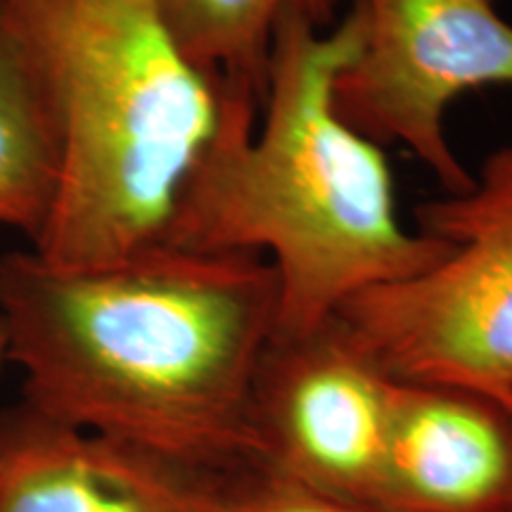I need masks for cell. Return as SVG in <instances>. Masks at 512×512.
Instances as JSON below:
<instances>
[{
  "mask_svg": "<svg viewBox=\"0 0 512 512\" xmlns=\"http://www.w3.org/2000/svg\"><path fill=\"white\" fill-rule=\"evenodd\" d=\"M178 46L230 98L261 112L275 27L299 17L316 29L337 24L339 0H162Z\"/></svg>",
  "mask_w": 512,
  "mask_h": 512,
  "instance_id": "cell-9",
  "label": "cell"
},
{
  "mask_svg": "<svg viewBox=\"0 0 512 512\" xmlns=\"http://www.w3.org/2000/svg\"><path fill=\"white\" fill-rule=\"evenodd\" d=\"M363 36L356 3L335 27H275L261 112L221 91L214 138L178 190L164 245L261 254L278 275L275 337L328 325L358 294L406 280L448 252L399 219L380 145L335 110V79Z\"/></svg>",
  "mask_w": 512,
  "mask_h": 512,
  "instance_id": "cell-2",
  "label": "cell"
},
{
  "mask_svg": "<svg viewBox=\"0 0 512 512\" xmlns=\"http://www.w3.org/2000/svg\"><path fill=\"white\" fill-rule=\"evenodd\" d=\"M0 316L36 411L216 477L254 465V382L278 325L266 256L157 242L57 266L19 249L0 256Z\"/></svg>",
  "mask_w": 512,
  "mask_h": 512,
  "instance_id": "cell-1",
  "label": "cell"
},
{
  "mask_svg": "<svg viewBox=\"0 0 512 512\" xmlns=\"http://www.w3.org/2000/svg\"><path fill=\"white\" fill-rule=\"evenodd\" d=\"M458 195L415 209L448 252L406 280L358 294L335 323L394 382L460 389L512 415V143Z\"/></svg>",
  "mask_w": 512,
  "mask_h": 512,
  "instance_id": "cell-4",
  "label": "cell"
},
{
  "mask_svg": "<svg viewBox=\"0 0 512 512\" xmlns=\"http://www.w3.org/2000/svg\"><path fill=\"white\" fill-rule=\"evenodd\" d=\"M5 363H8V337H5V323L3 316H0V370H3Z\"/></svg>",
  "mask_w": 512,
  "mask_h": 512,
  "instance_id": "cell-12",
  "label": "cell"
},
{
  "mask_svg": "<svg viewBox=\"0 0 512 512\" xmlns=\"http://www.w3.org/2000/svg\"><path fill=\"white\" fill-rule=\"evenodd\" d=\"M392 389L335 318L273 337L252 394V467L380 510Z\"/></svg>",
  "mask_w": 512,
  "mask_h": 512,
  "instance_id": "cell-6",
  "label": "cell"
},
{
  "mask_svg": "<svg viewBox=\"0 0 512 512\" xmlns=\"http://www.w3.org/2000/svg\"><path fill=\"white\" fill-rule=\"evenodd\" d=\"M363 36L335 79V110L382 150L403 145L444 195L472 185L446 136L465 93L512 86V24L498 0H354Z\"/></svg>",
  "mask_w": 512,
  "mask_h": 512,
  "instance_id": "cell-5",
  "label": "cell"
},
{
  "mask_svg": "<svg viewBox=\"0 0 512 512\" xmlns=\"http://www.w3.org/2000/svg\"><path fill=\"white\" fill-rule=\"evenodd\" d=\"M226 477L57 422L0 413V512H223Z\"/></svg>",
  "mask_w": 512,
  "mask_h": 512,
  "instance_id": "cell-7",
  "label": "cell"
},
{
  "mask_svg": "<svg viewBox=\"0 0 512 512\" xmlns=\"http://www.w3.org/2000/svg\"><path fill=\"white\" fill-rule=\"evenodd\" d=\"M382 512H512V415L448 387L394 382Z\"/></svg>",
  "mask_w": 512,
  "mask_h": 512,
  "instance_id": "cell-8",
  "label": "cell"
},
{
  "mask_svg": "<svg viewBox=\"0 0 512 512\" xmlns=\"http://www.w3.org/2000/svg\"><path fill=\"white\" fill-rule=\"evenodd\" d=\"M60 188L53 124L27 62L0 27V226L31 247L46 233Z\"/></svg>",
  "mask_w": 512,
  "mask_h": 512,
  "instance_id": "cell-10",
  "label": "cell"
},
{
  "mask_svg": "<svg viewBox=\"0 0 512 512\" xmlns=\"http://www.w3.org/2000/svg\"><path fill=\"white\" fill-rule=\"evenodd\" d=\"M53 124L60 188L34 252L117 264L162 242L178 190L221 121V86L192 64L162 0H0Z\"/></svg>",
  "mask_w": 512,
  "mask_h": 512,
  "instance_id": "cell-3",
  "label": "cell"
},
{
  "mask_svg": "<svg viewBox=\"0 0 512 512\" xmlns=\"http://www.w3.org/2000/svg\"><path fill=\"white\" fill-rule=\"evenodd\" d=\"M223 512H380L347 501L268 467H247L226 477Z\"/></svg>",
  "mask_w": 512,
  "mask_h": 512,
  "instance_id": "cell-11",
  "label": "cell"
}]
</instances>
